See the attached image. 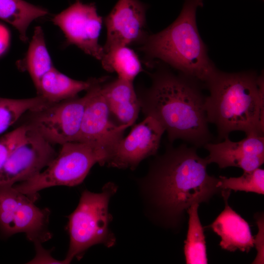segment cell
I'll use <instances>...</instances> for the list:
<instances>
[{"label": "cell", "mask_w": 264, "mask_h": 264, "mask_svg": "<svg viewBox=\"0 0 264 264\" xmlns=\"http://www.w3.org/2000/svg\"><path fill=\"white\" fill-rule=\"evenodd\" d=\"M197 149L186 144L170 146L151 167L148 179L152 201L158 220L167 227L179 229L189 207L208 202L223 191L217 187L219 178L208 174L206 159Z\"/></svg>", "instance_id": "6da1fadb"}, {"label": "cell", "mask_w": 264, "mask_h": 264, "mask_svg": "<svg viewBox=\"0 0 264 264\" xmlns=\"http://www.w3.org/2000/svg\"><path fill=\"white\" fill-rule=\"evenodd\" d=\"M201 85L182 73L161 70L154 76L144 95L138 97L143 112L160 123L170 142L181 139L198 148L211 142Z\"/></svg>", "instance_id": "7a4b0ae2"}, {"label": "cell", "mask_w": 264, "mask_h": 264, "mask_svg": "<svg viewBox=\"0 0 264 264\" xmlns=\"http://www.w3.org/2000/svg\"><path fill=\"white\" fill-rule=\"evenodd\" d=\"M204 86L208 121L217 129L221 141L234 131L246 135L264 133V80L254 72L236 73L216 69Z\"/></svg>", "instance_id": "3957f363"}, {"label": "cell", "mask_w": 264, "mask_h": 264, "mask_svg": "<svg viewBox=\"0 0 264 264\" xmlns=\"http://www.w3.org/2000/svg\"><path fill=\"white\" fill-rule=\"evenodd\" d=\"M203 0H185L177 19L161 32L148 36L141 50L152 59L162 60L181 73L202 83L216 70L196 23L198 7Z\"/></svg>", "instance_id": "277c9868"}, {"label": "cell", "mask_w": 264, "mask_h": 264, "mask_svg": "<svg viewBox=\"0 0 264 264\" xmlns=\"http://www.w3.org/2000/svg\"><path fill=\"white\" fill-rule=\"evenodd\" d=\"M116 190V186L109 182L101 193L82 192L78 206L68 216L69 245L63 264L69 263L74 258L80 259L95 244L102 243L108 247L114 244L115 238L109 229L112 217L109 202Z\"/></svg>", "instance_id": "5b68a950"}, {"label": "cell", "mask_w": 264, "mask_h": 264, "mask_svg": "<svg viewBox=\"0 0 264 264\" xmlns=\"http://www.w3.org/2000/svg\"><path fill=\"white\" fill-rule=\"evenodd\" d=\"M61 146L44 171L28 180L13 185L14 187L35 200L38 192L44 189L80 184L95 164H107L110 155L109 148L95 143L74 141Z\"/></svg>", "instance_id": "8992f818"}, {"label": "cell", "mask_w": 264, "mask_h": 264, "mask_svg": "<svg viewBox=\"0 0 264 264\" xmlns=\"http://www.w3.org/2000/svg\"><path fill=\"white\" fill-rule=\"evenodd\" d=\"M34 201L13 185H0V233L3 238L23 233L36 246L51 238L50 211L38 207Z\"/></svg>", "instance_id": "52a82bcc"}, {"label": "cell", "mask_w": 264, "mask_h": 264, "mask_svg": "<svg viewBox=\"0 0 264 264\" xmlns=\"http://www.w3.org/2000/svg\"><path fill=\"white\" fill-rule=\"evenodd\" d=\"M90 88L82 97L76 96L48 103L39 109L28 111V120L23 125L37 131L53 145L77 141L91 94Z\"/></svg>", "instance_id": "ba28073f"}, {"label": "cell", "mask_w": 264, "mask_h": 264, "mask_svg": "<svg viewBox=\"0 0 264 264\" xmlns=\"http://www.w3.org/2000/svg\"><path fill=\"white\" fill-rule=\"evenodd\" d=\"M25 126V137L13 150L0 171V185H13L33 178L58 154L53 145L40 133Z\"/></svg>", "instance_id": "9c48e42d"}, {"label": "cell", "mask_w": 264, "mask_h": 264, "mask_svg": "<svg viewBox=\"0 0 264 264\" xmlns=\"http://www.w3.org/2000/svg\"><path fill=\"white\" fill-rule=\"evenodd\" d=\"M52 22L62 30L69 43L101 60L105 53L99 37L103 21L94 4L77 0L56 15Z\"/></svg>", "instance_id": "30bf717a"}, {"label": "cell", "mask_w": 264, "mask_h": 264, "mask_svg": "<svg viewBox=\"0 0 264 264\" xmlns=\"http://www.w3.org/2000/svg\"><path fill=\"white\" fill-rule=\"evenodd\" d=\"M165 132L158 121L146 116L113 147L107 164L115 168L135 169L142 160L156 154Z\"/></svg>", "instance_id": "8fae6325"}, {"label": "cell", "mask_w": 264, "mask_h": 264, "mask_svg": "<svg viewBox=\"0 0 264 264\" xmlns=\"http://www.w3.org/2000/svg\"><path fill=\"white\" fill-rule=\"evenodd\" d=\"M146 6L138 0H118L106 17L104 53L119 45L142 43L146 33Z\"/></svg>", "instance_id": "7c38bea8"}, {"label": "cell", "mask_w": 264, "mask_h": 264, "mask_svg": "<svg viewBox=\"0 0 264 264\" xmlns=\"http://www.w3.org/2000/svg\"><path fill=\"white\" fill-rule=\"evenodd\" d=\"M104 82L90 88L91 94L87 103L77 142H90L106 146L111 150L123 138L129 125H116L110 119V113L102 90Z\"/></svg>", "instance_id": "4fadbf2b"}, {"label": "cell", "mask_w": 264, "mask_h": 264, "mask_svg": "<svg viewBox=\"0 0 264 264\" xmlns=\"http://www.w3.org/2000/svg\"><path fill=\"white\" fill-rule=\"evenodd\" d=\"M203 147L209 153L205 157L207 163H215L221 169L236 167L244 172L251 171L264 162V135H247L238 142L226 137L222 142H211Z\"/></svg>", "instance_id": "5bb4252c"}, {"label": "cell", "mask_w": 264, "mask_h": 264, "mask_svg": "<svg viewBox=\"0 0 264 264\" xmlns=\"http://www.w3.org/2000/svg\"><path fill=\"white\" fill-rule=\"evenodd\" d=\"M230 191H221L225 208L209 226L220 237V246L222 249L231 252L238 249L248 253L254 246V237L247 222L228 205Z\"/></svg>", "instance_id": "9a60e30c"}, {"label": "cell", "mask_w": 264, "mask_h": 264, "mask_svg": "<svg viewBox=\"0 0 264 264\" xmlns=\"http://www.w3.org/2000/svg\"><path fill=\"white\" fill-rule=\"evenodd\" d=\"M102 90L110 112L121 125H132L141 108L132 82L118 78L107 84H102Z\"/></svg>", "instance_id": "2e32d148"}, {"label": "cell", "mask_w": 264, "mask_h": 264, "mask_svg": "<svg viewBox=\"0 0 264 264\" xmlns=\"http://www.w3.org/2000/svg\"><path fill=\"white\" fill-rule=\"evenodd\" d=\"M106 77L90 78L87 81L73 79L53 66L42 77L37 89L51 103H57L77 96L80 92L88 90L95 84L106 81Z\"/></svg>", "instance_id": "e0dca14e"}, {"label": "cell", "mask_w": 264, "mask_h": 264, "mask_svg": "<svg viewBox=\"0 0 264 264\" xmlns=\"http://www.w3.org/2000/svg\"><path fill=\"white\" fill-rule=\"evenodd\" d=\"M47 11L23 0H0V19L18 31L21 40H28L27 30L35 20L45 16Z\"/></svg>", "instance_id": "ac0fdd59"}, {"label": "cell", "mask_w": 264, "mask_h": 264, "mask_svg": "<svg viewBox=\"0 0 264 264\" xmlns=\"http://www.w3.org/2000/svg\"><path fill=\"white\" fill-rule=\"evenodd\" d=\"M101 61L104 69L115 72L118 78L130 82L142 70L138 56L126 45L111 48L105 53Z\"/></svg>", "instance_id": "d6986e66"}, {"label": "cell", "mask_w": 264, "mask_h": 264, "mask_svg": "<svg viewBox=\"0 0 264 264\" xmlns=\"http://www.w3.org/2000/svg\"><path fill=\"white\" fill-rule=\"evenodd\" d=\"M199 204H192L187 210L189 216L187 238L184 253L187 264H207L205 237L198 215Z\"/></svg>", "instance_id": "ffe728a7"}, {"label": "cell", "mask_w": 264, "mask_h": 264, "mask_svg": "<svg viewBox=\"0 0 264 264\" xmlns=\"http://www.w3.org/2000/svg\"><path fill=\"white\" fill-rule=\"evenodd\" d=\"M53 65L41 27L35 28L26 57V67L38 89L41 79Z\"/></svg>", "instance_id": "44dd1931"}, {"label": "cell", "mask_w": 264, "mask_h": 264, "mask_svg": "<svg viewBox=\"0 0 264 264\" xmlns=\"http://www.w3.org/2000/svg\"><path fill=\"white\" fill-rule=\"evenodd\" d=\"M51 103L42 96L26 99L0 97V134L14 124L25 112Z\"/></svg>", "instance_id": "7402d4cb"}, {"label": "cell", "mask_w": 264, "mask_h": 264, "mask_svg": "<svg viewBox=\"0 0 264 264\" xmlns=\"http://www.w3.org/2000/svg\"><path fill=\"white\" fill-rule=\"evenodd\" d=\"M217 187L222 190H233L264 194V170L259 168L251 171H243L242 176L237 177H219Z\"/></svg>", "instance_id": "603a6c76"}, {"label": "cell", "mask_w": 264, "mask_h": 264, "mask_svg": "<svg viewBox=\"0 0 264 264\" xmlns=\"http://www.w3.org/2000/svg\"><path fill=\"white\" fill-rule=\"evenodd\" d=\"M26 127L22 125L0 137V171L13 150L24 139Z\"/></svg>", "instance_id": "cb8c5ba5"}, {"label": "cell", "mask_w": 264, "mask_h": 264, "mask_svg": "<svg viewBox=\"0 0 264 264\" xmlns=\"http://www.w3.org/2000/svg\"><path fill=\"white\" fill-rule=\"evenodd\" d=\"M257 215V222L259 232L254 237V245L257 250V255L253 263L264 264V218L262 215Z\"/></svg>", "instance_id": "d4e9b609"}, {"label": "cell", "mask_w": 264, "mask_h": 264, "mask_svg": "<svg viewBox=\"0 0 264 264\" xmlns=\"http://www.w3.org/2000/svg\"><path fill=\"white\" fill-rule=\"evenodd\" d=\"M9 33L6 27L0 24V55L7 49L9 44Z\"/></svg>", "instance_id": "484cf974"}]
</instances>
